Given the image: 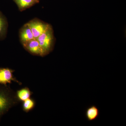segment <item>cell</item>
<instances>
[{
  "label": "cell",
  "mask_w": 126,
  "mask_h": 126,
  "mask_svg": "<svg viewBox=\"0 0 126 126\" xmlns=\"http://www.w3.org/2000/svg\"><path fill=\"white\" fill-rule=\"evenodd\" d=\"M19 102L16 93L11 89L10 84H0V119Z\"/></svg>",
  "instance_id": "1"
},
{
  "label": "cell",
  "mask_w": 126,
  "mask_h": 126,
  "mask_svg": "<svg viewBox=\"0 0 126 126\" xmlns=\"http://www.w3.org/2000/svg\"><path fill=\"white\" fill-rule=\"evenodd\" d=\"M45 54H48L52 51L54 43V37L51 26L36 39Z\"/></svg>",
  "instance_id": "2"
},
{
  "label": "cell",
  "mask_w": 126,
  "mask_h": 126,
  "mask_svg": "<svg viewBox=\"0 0 126 126\" xmlns=\"http://www.w3.org/2000/svg\"><path fill=\"white\" fill-rule=\"evenodd\" d=\"M31 30L34 38L36 39L50 26L48 24L37 20H34L27 23Z\"/></svg>",
  "instance_id": "3"
},
{
  "label": "cell",
  "mask_w": 126,
  "mask_h": 126,
  "mask_svg": "<svg viewBox=\"0 0 126 126\" xmlns=\"http://www.w3.org/2000/svg\"><path fill=\"white\" fill-rule=\"evenodd\" d=\"M14 72L15 70L9 68H0V84L7 85L14 81L19 85H21L22 83L14 77Z\"/></svg>",
  "instance_id": "4"
},
{
  "label": "cell",
  "mask_w": 126,
  "mask_h": 126,
  "mask_svg": "<svg viewBox=\"0 0 126 126\" xmlns=\"http://www.w3.org/2000/svg\"><path fill=\"white\" fill-rule=\"evenodd\" d=\"M23 45L27 51L32 54L41 56L45 55L38 41L36 39H33L23 44Z\"/></svg>",
  "instance_id": "5"
},
{
  "label": "cell",
  "mask_w": 126,
  "mask_h": 126,
  "mask_svg": "<svg viewBox=\"0 0 126 126\" xmlns=\"http://www.w3.org/2000/svg\"><path fill=\"white\" fill-rule=\"evenodd\" d=\"M20 38L23 44L34 39L31 30L26 24L21 30Z\"/></svg>",
  "instance_id": "6"
},
{
  "label": "cell",
  "mask_w": 126,
  "mask_h": 126,
  "mask_svg": "<svg viewBox=\"0 0 126 126\" xmlns=\"http://www.w3.org/2000/svg\"><path fill=\"white\" fill-rule=\"evenodd\" d=\"M99 109L94 105L88 108L85 112L86 118L89 121H92L96 119L99 116Z\"/></svg>",
  "instance_id": "7"
},
{
  "label": "cell",
  "mask_w": 126,
  "mask_h": 126,
  "mask_svg": "<svg viewBox=\"0 0 126 126\" xmlns=\"http://www.w3.org/2000/svg\"><path fill=\"white\" fill-rule=\"evenodd\" d=\"M16 93V97L20 102H23L30 98L33 93L27 87L23 88L17 90Z\"/></svg>",
  "instance_id": "8"
},
{
  "label": "cell",
  "mask_w": 126,
  "mask_h": 126,
  "mask_svg": "<svg viewBox=\"0 0 126 126\" xmlns=\"http://www.w3.org/2000/svg\"><path fill=\"white\" fill-rule=\"evenodd\" d=\"M20 10L22 11L38 3V0H14Z\"/></svg>",
  "instance_id": "9"
},
{
  "label": "cell",
  "mask_w": 126,
  "mask_h": 126,
  "mask_svg": "<svg viewBox=\"0 0 126 126\" xmlns=\"http://www.w3.org/2000/svg\"><path fill=\"white\" fill-rule=\"evenodd\" d=\"M22 102V109L25 112H29L33 110L35 107V101L33 98H30Z\"/></svg>",
  "instance_id": "10"
},
{
  "label": "cell",
  "mask_w": 126,
  "mask_h": 126,
  "mask_svg": "<svg viewBox=\"0 0 126 126\" xmlns=\"http://www.w3.org/2000/svg\"><path fill=\"white\" fill-rule=\"evenodd\" d=\"M7 23L5 18L0 12V38L5 34L7 29Z\"/></svg>",
  "instance_id": "11"
},
{
  "label": "cell",
  "mask_w": 126,
  "mask_h": 126,
  "mask_svg": "<svg viewBox=\"0 0 126 126\" xmlns=\"http://www.w3.org/2000/svg\"><path fill=\"white\" fill-rule=\"evenodd\" d=\"M38 0V1H39V0Z\"/></svg>",
  "instance_id": "12"
}]
</instances>
